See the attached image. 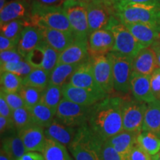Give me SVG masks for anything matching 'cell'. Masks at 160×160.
I'll list each match as a JSON object with an SVG mask.
<instances>
[{"mask_svg":"<svg viewBox=\"0 0 160 160\" xmlns=\"http://www.w3.org/2000/svg\"><path fill=\"white\" fill-rule=\"evenodd\" d=\"M126 160H152L153 156L150 155L137 143L125 157Z\"/></svg>","mask_w":160,"mask_h":160,"instance_id":"41","label":"cell"},{"mask_svg":"<svg viewBox=\"0 0 160 160\" xmlns=\"http://www.w3.org/2000/svg\"><path fill=\"white\" fill-rule=\"evenodd\" d=\"M28 15V5L25 0H12L0 10V25L17 19H24Z\"/></svg>","mask_w":160,"mask_h":160,"instance_id":"23","label":"cell"},{"mask_svg":"<svg viewBox=\"0 0 160 160\" xmlns=\"http://www.w3.org/2000/svg\"><path fill=\"white\" fill-rule=\"evenodd\" d=\"M123 100L120 97H108L91 106L88 125L104 142L123 131Z\"/></svg>","mask_w":160,"mask_h":160,"instance_id":"1","label":"cell"},{"mask_svg":"<svg viewBox=\"0 0 160 160\" xmlns=\"http://www.w3.org/2000/svg\"><path fill=\"white\" fill-rule=\"evenodd\" d=\"M23 59H25V58L19 53L17 48L0 52V65Z\"/></svg>","mask_w":160,"mask_h":160,"instance_id":"42","label":"cell"},{"mask_svg":"<svg viewBox=\"0 0 160 160\" xmlns=\"http://www.w3.org/2000/svg\"><path fill=\"white\" fill-rule=\"evenodd\" d=\"M18 160H45V159L39 152H27Z\"/></svg>","mask_w":160,"mask_h":160,"instance_id":"49","label":"cell"},{"mask_svg":"<svg viewBox=\"0 0 160 160\" xmlns=\"http://www.w3.org/2000/svg\"><path fill=\"white\" fill-rule=\"evenodd\" d=\"M0 160H14L9 154L1 150L0 151Z\"/></svg>","mask_w":160,"mask_h":160,"instance_id":"52","label":"cell"},{"mask_svg":"<svg viewBox=\"0 0 160 160\" xmlns=\"http://www.w3.org/2000/svg\"><path fill=\"white\" fill-rule=\"evenodd\" d=\"M17 46L18 43L15 41L5 37L3 35H0V52L16 48Z\"/></svg>","mask_w":160,"mask_h":160,"instance_id":"45","label":"cell"},{"mask_svg":"<svg viewBox=\"0 0 160 160\" xmlns=\"http://www.w3.org/2000/svg\"><path fill=\"white\" fill-rule=\"evenodd\" d=\"M158 160H160V152L158 153Z\"/></svg>","mask_w":160,"mask_h":160,"instance_id":"54","label":"cell"},{"mask_svg":"<svg viewBox=\"0 0 160 160\" xmlns=\"http://www.w3.org/2000/svg\"><path fill=\"white\" fill-rule=\"evenodd\" d=\"M151 87L156 99L160 100V67L150 75Z\"/></svg>","mask_w":160,"mask_h":160,"instance_id":"44","label":"cell"},{"mask_svg":"<svg viewBox=\"0 0 160 160\" xmlns=\"http://www.w3.org/2000/svg\"><path fill=\"white\" fill-rule=\"evenodd\" d=\"M12 113H13V111L10 108L8 104L7 103L3 97L0 95V116L7 118H11Z\"/></svg>","mask_w":160,"mask_h":160,"instance_id":"47","label":"cell"},{"mask_svg":"<svg viewBox=\"0 0 160 160\" xmlns=\"http://www.w3.org/2000/svg\"><path fill=\"white\" fill-rule=\"evenodd\" d=\"M49 72L42 68H33L28 75L23 78V85L32 86L44 90L49 85Z\"/></svg>","mask_w":160,"mask_h":160,"instance_id":"32","label":"cell"},{"mask_svg":"<svg viewBox=\"0 0 160 160\" xmlns=\"http://www.w3.org/2000/svg\"><path fill=\"white\" fill-rule=\"evenodd\" d=\"M1 150L9 154L14 160H18L28 152L19 135H13L3 139Z\"/></svg>","mask_w":160,"mask_h":160,"instance_id":"29","label":"cell"},{"mask_svg":"<svg viewBox=\"0 0 160 160\" xmlns=\"http://www.w3.org/2000/svg\"><path fill=\"white\" fill-rule=\"evenodd\" d=\"M112 62L113 87L116 91L128 93L131 91L133 58L111 51L108 53Z\"/></svg>","mask_w":160,"mask_h":160,"instance_id":"7","label":"cell"},{"mask_svg":"<svg viewBox=\"0 0 160 160\" xmlns=\"http://www.w3.org/2000/svg\"><path fill=\"white\" fill-rule=\"evenodd\" d=\"M62 7L69 20L75 39L88 41V19L83 0H65Z\"/></svg>","mask_w":160,"mask_h":160,"instance_id":"6","label":"cell"},{"mask_svg":"<svg viewBox=\"0 0 160 160\" xmlns=\"http://www.w3.org/2000/svg\"><path fill=\"white\" fill-rule=\"evenodd\" d=\"M43 91L44 90L42 89L32 87V86L22 85V87L20 88L19 93L22 97L25 108L30 109L39 103L41 101Z\"/></svg>","mask_w":160,"mask_h":160,"instance_id":"35","label":"cell"},{"mask_svg":"<svg viewBox=\"0 0 160 160\" xmlns=\"http://www.w3.org/2000/svg\"><path fill=\"white\" fill-rule=\"evenodd\" d=\"M131 91L136 100L151 103L156 100L151 87L149 75H143L133 71L131 79Z\"/></svg>","mask_w":160,"mask_h":160,"instance_id":"17","label":"cell"},{"mask_svg":"<svg viewBox=\"0 0 160 160\" xmlns=\"http://www.w3.org/2000/svg\"><path fill=\"white\" fill-rule=\"evenodd\" d=\"M152 160H158V154L153 156V159H152Z\"/></svg>","mask_w":160,"mask_h":160,"instance_id":"53","label":"cell"},{"mask_svg":"<svg viewBox=\"0 0 160 160\" xmlns=\"http://www.w3.org/2000/svg\"><path fill=\"white\" fill-rule=\"evenodd\" d=\"M148 104L136 100H123L122 113L124 131L140 133Z\"/></svg>","mask_w":160,"mask_h":160,"instance_id":"9","label":"cell"},{"mask_svg":"<svg viewBox=\"0 0 160 160\" xmlns=\"http://www.w3.org/2000/svg\"><path fill=\"white\" fill-rule=\"evenodd\" d=\"M157 55L151 47L143 48L133 59V71L143 75H151L159 68Z\"/></svg>","mask_w":160,"mask_h":160,"instance_id":"18","label":"cell"},{"mask_svg":"<svg viewBox=\"0 0 160 160\" xmlns=\"http://www.w3.org/2000/svg\"><path fill=\"white\" fill-rule=\"evenodd\" d=\"M69 83L76 87L92 92L101 100L108 97V95L101 89L96 81L91 57L79 66L77 71L72 75Z\"/></svg>","mask_w":160,"mask_h":160,"instance_id":"10","label":"cell"},{"mask_svg":"<svg viewBox=\"0 0 160 160\" xmlns=\"http://www.w3.org/2000/svg\"><path fill=\"white\" fill-rule=\"evenodd\" d=\"M62 93L64 98L84 106H92L101 100L92 92L70 83L62 86Z\"/></svg>","mask_w":160,"mask_h":160,"instance_id":"22","label":"cell"},{"mask_svg":"<svg viewBox=\"0 0 160 160\" xmlns=\"http://www.w3.org/2000/svg\"><path fill=\"white\" fill-rule=\"evenodd\" d=\"M28 110L34 125H39L44 129L48 127L55 119L56 112L42 102L38 103Z\"/></svg>","mask_w":160,"mask_h":160,"instance_id":"27","label":"cell"},{"mask_svg":"<svg viewBox=\"0 0 160 160\" xmlns=\"http://www.w3.org/2000/svg\"><path fill=\"white\" fill-rule=\"evenodd\" d=\"M44 41V40H43ZM43 41L26 56L25 59L33 68H42L44 60Z\"/></svg>","mask_w":160,"mask_h":160,"instance_id":"39","label":"cell"},{"mask_svg":"<svg viewBox=\"0 0 160 160\" xmlns=\"http://www.w3.org/2000/svg\"><path fill=\"white\" fill-rule=\"evenodd\" d=\"M28 19V25L73 33L62 6H45L33 2Z\"/></svg>","mask_w":160,"mask_h":160,"instance_id":"3","label":"cell"},{"mask_svg":"<svg viewBox=\"0 0 160 160\" xmlns=\"http://www.w3.org/2000/svg\"><path fill=\"white\" fill-rule=\"evenodd\" d=\"M144 47H151L160 40V25L145 23L124 24Z\"/></svg>","mask_w":160,"mask_h":160,"instance_id":"14","label":"cell"},{"mask_svg":"<svg viewBox=\"0 0 160 160\" xmlns=\"http://www.w3.org/2000/svg\"><path fill=\"white\" fill-rule=\"evenodd\" d=\"M62 99V87L49 84L44 89L40 102L45 104L57 113L58 106Z\"/></svg>","mask_w":160,"mask_h":160,"instance_id":"31","label":"cell"},{"mask_svg":"<svg viewBox=\"0 0 160 160\" xmlns=\"http://www.w3.org/2000/svg\"><path fill=\"white\" fill-rule=\"evenodd\" d=\"M137 143L151 156L160 152V137L152 132L142 131L138 134Z\"/></svg>","mask_w":160,"mask_h":160,"instance_id":"30","label":"cell"},{"mask_svg":"<svg viewBox=\"0 0 160 160\" xmlns=\"http://www.w3.org/2000/svg\"><path fill=\"white\" fill-rule=\"evenodd\" d=\"M18 135L22 140L28 151L42 152L46 140L43 128L32 125L18 131Z\"/></svg>","mask_w":160,"mask_h":160,"instance_id":"15","label":"cell"},{"mask_svg":"<svg viewBox=\"0 0 160 160\" xmlns=\"http://www.w3.org/2000/svg\"><path fill=\"white\" fill-rule=\"evenodd\" d=\"M139 133L123 131L110 138L106 142L122 157H126L133 147L137 144L138 134Z\"/></svg>","mask_w":160,"mask_h":160,"instance_id":"24","label":"cell"},{"mask_svg":"<svg viewBox=\"0 0 160 160\" xmlns=\"http://www.w3.org/2000/svg\"><path fill=\"white\" fill-rule=\"evenodd\" d=\"M88 13L90 34L97 30L106 28L113 16L111 8L104 0H83Z\"/></svg>","mask_w":160,"mask_h":160,"instance_id":"11","label":"cell"},{"mask_svg":"<svg viewBox=\"0 0 160 160\" xmlns=\"http://www.w3.org/2000/svg\"><path fill=\"white\" fill-rule=\"evenodd\" d=\"M103 144L86 124L78 128L75 137L68 148L75 160H102Z\"/></svg>","mask_w":160,"mask_h":160,"instance_id":"4","label":"cell"},{"mask_svg":"<svg viewBox=\"0 0 160 160\" xmlns=\"http://www.w3.org/2000/svg\"><path fill=\"white\" fill-rule=\"evenodd\" d=\"M102 160H126L125 157H122L115 151L108 143L105 142L102 148Z\"/></svg>","mask_w":160,"mask_h":160,"instance_id":"43","label":"cell"},{"mask_svg":"<svg viewBox=\"0 0 160 160\" xmlns=\"http://www.w3.org/2000/svg\"><path fill=\"white\" fill-rule=\"evenodd\" d=\"M106 28L110 30L114 37V47L112 51L134 58L145 48L137 41L127 27L113 15Z\"/></svg>","mask_w":160,"mask_h":160,"instance_id":"5","label":"cell"},{"mask_svg":"<svg viewBox=\"0 0 160 160\" xmlns=\"http://www.w3.org/2000/svg\"><path fill=\"white\" fill-rule=\"evenodd\" d=\"M0 68H1V72H11L24 78L33 71V68L25 59H23L0 65Z\"/></svg>","mask_w":160,"mask_h":160,"instance_id":"36","label":"cell"},{"mask_svg":"<svg viewBox=\"0 0 160 160\" xmlns=\"http://www.w3.org/2000/svg\"><path fill=\"white\" fill-rule=\"evenodd\" d=\"M91 106L74 103L63 97L58 106L55 119L60 122L73 128L88 124Z\"/></svg>","mask_w":160,"mask_h":160,"instance_id":"8","label":"cell"},{"mask_svg":"<svg viewBox=\"0 0 160 160\" xmlns=\"http://www.w3.org/2000/svg\"><path fill=\"white\" fill-rule=\"evenodd\" d=\"M78 128L66 125L54 119L48 127L45 128L46 138L51 139L68 147L75 137Z\"/></svg>","mask_w":160,"mask_h":160,"instance_id":"20","label":"cell"},{"mask_svg":"<svg viewBox=\"0 0 160 160\" xmlns=\"http://www.w3.org/2000/svg\"><path fill=\"white\" fill-rule=\"evenodd\" d=\"M10 1H12V0H8V2H10ZM7 2V3H8Z\"/></svg>","mask_w":160,"mask_h":160,"instance_id":"55","label":"cell"},{"mask_svg":"<svg viewBox=\"0 0 160 160\" xmlns=\"http://www.w3.org/2000/svg\"><path fill=\"white\" fill-rule=\"evenodd\" d=\"M104 1L107 3V5H108L111 8H112L114 7V6L123 5V4L151 2L160 1V0H104Z\"/></svg>","mask_w":160,"mask_h":160,"instance_id":"46","label":"cell"},{"mask_svg":"<svg viewBox=\"0 0 160 160\" xmlns=\"http://www.w3.org/2000/svg\"><path fill=\"white\" fill-rule=\"evenodd\" d=\"M44 40L42 29L37 26L28 25L24 28L21 33L18 51L25 58L31 51L36 48Z\"/></svg>","mask_w":160,"mask_h":160,"instance_id":"19","label":"cell"},{"mask_svg":"<svg viewBox=\"0 0 160 160\" xmlns=\"http://www.w3.org/2000/svg\"><path fill=\"white\" fill-rule=\"evenodd\" d=\"M11 119L13 120L15 128L17 129L18 131L28 126L34 125L29 110L25 107L13 111Z\"/></svg>","mask_w":160,"mask_h":160,"instance_id":"37","label":"cell"},{"mask_svg":"<svg viewBox=\"0 0 160 160\" xmlns=\"http://www.w3.org/2000/svg\"><path fill=\"white\" fill-rule=\"evenodd\" d=\"M28 25V20L17 19L11 21L1 25V35L5 36V37L13 40L19 44L22 32L24 28Z\"/></svg>","mask_w":160,"mask_h":160,"instance_id":"33","label":"cell"},{"mask_svg":"<svg viewBox=\"0 0 160 160\" xmlns=\"http://www.w3.org/2000/svg\"><path fill=\"white\" fill-rule=\"evenodd\" d=\"M40 28L42 31L44 40L59 53L65 51L76 39L74 35L71 32L62 31L49 28Z\"/></svg>","mask_w":160,"mask_h":160,"instance_id":"21","label":"cell"},{"mask_svg":"<svg viewBox=\"0 0 160 160\" xmlns=\"http://www.w3.org/2000/svg\"><path fill=\"white\" fill-rule=\"evenodd\" d=\"M93 74L96 81L101 89L108 96L115 91L113 87V75L112 62L108 55L91 57Z\"/></svg>","mask_w":160,"mask_h":160,"instance_id":"12","label":"cell"},{"mask_svg":"<svg viewBox=\"0 0 160 160\" xmlns=\"http://www.w3.org/2000/svg\"><path fill=\"white\" fill-rule=\"evenodd\" d=\"M1 91L19 92L23 85V78L8 71L1 72Z\"/></svg>","mask_w":160,"mask_h":160,"instance_id":"34","label":"cell"},{"mask_svg":"<svg viewBox=\"0 0 160 160\" xmlns=\"http://www.w3.org/2000/svg\"><path fill=\"white\" fill-rule=\"evenodd\" d=\"M81 64L69 65L65 63H57L50 74L49 84L62 87L66 84L69 83L72 75Z\"/></svg>","mask_w":160,"mask_h":160,"instance_id":"26","label":"cell"},{"mask_svg":"<svg viewBox=\"0 0 160 160\" xmlns=\"http://www.w3.org/2000/svg\"><path fill=\"white\" fill-rule=\"evenodd\" d=\"M114 47V37L107 28L92 32L88 37V51L90 57L105 55L113 51Z\"/></svg>","mask_w":160,"mask_h":160,"instance_id":"13","label":"cell"},{"mask_svg":"<svg viewBox=\"0 0 160 160\" xmlns=\"http://www.w3.org/2000/svg\"><path fill=\"white\" fill-rule=\"evenodd\" d=\"M13 128L15 127L11 118H7L0 116V131H1V133H5L6 131L11 130Z\"/></svg>","mask_w":160,"mask_h":160,"instance_id":"48","label":"cell"},{"mask_svg":"<svg viewBox=\"0 0 160 160\" xmlns=\"http://www.w3.org/2000/svg\"><path fill=\"white\" fill-rule=\"evenodd\" d=\"M65 0H33V2L45 6H62Z\"/></svg>","mask_w":160,"mask_h":160,"instance_id":"50","label":"cell"},{"mask_svg":"<svg viewBox=\"0 0 160 160\" xmlns=\"http://www.w3.org/2000/svg\"><path fill=\"white\" fill-rule=\"evenodd\" d=\"M42 154L45 160H73L68 154L66 146L48 138H46Z\"/></svg>","mask_w":160,"mask_h":160,"instance_id":"28","label":"cell"},{"mask_svg":"<svg viewBox=\"0 0 160 160\" xmlns=\"http://www.w3.org/2000/svg\"><path fill=\"white\" fill-rule=\"evenodd\" d=\"M0 95L5 99L12 111H14L20 108L25 107L24 100L19 92H5L1 91Z\"/></svg>","mask_w":160,"mask_h":160,"instance_id":"40","label":"cell"},{"mask_svg":"<svg viewBox=\"0 0 160 160\" xmlns=\"http://www.w3.org/2000/svg\"><path fill=\"white\" fill-rule=\"evenodd\" d=\"M43 46L45 54H44V60L42 65V69L45 70L46 71L51 73L59 62L60 53L51 47L45 40L43 41Z\"/></svg>","mask_w":160,"mask_h":160,"instance_id":"38","label":"cell"},{"mask_svg":"<svg viewBox=\"0 0 160 160\" xmlns=\"http://www.w3.org/2000/svg\"><path fill=\"white\" fill-rule=\"evenodd\" d=\"M111 9L113 15L123 24L160 25V1L123 4L114 6Z\"/></svg>","mask_w":160,"mask_h":160,"instance_id":"2","label":"cell"},{"mask_svg":"<svg viewBox=\"0 0 160 160\" xmlns=\"http://www.w3.org/2000/svg\"><path fill=\"white\" fill-rule=\"evenodd\" d=\"M89 59L88 41L75 39L69 47L60 53L58 63L75 65L82 63Z\"/></svg>","mask_w":160,"mask_h":160,"instance_id":"16","label":"cell"},{"mask_svg":"<svg viewBox=\"0 0 160 160\" xmlns=\"http://www.w3.org/2000/svg\"><path fill=\"white\" fill-rule=\"evenodd\" d=\"M142 131L152 132L160 137V100L148 104Z\"/></svg>","mask_w":160,"mask_h":160,"instance_id":"25","label":"cell"},{"mask_svg":"<svg viewBox=\"0 0 160 160\" xmlns=\"http://www.w3.org/2000/svg\"><path fill=\"white\" fill-rule=\"evenodd\" d=\"M151 47L153 48V50H154L156 55H157L158 64H159V66L160 67V40L158 41L157 42H156L154 45H152Z\"/></svg>","mask_w":160,"mask_h":160,"instance_id":"51","label":"cell"}]
</instances>
